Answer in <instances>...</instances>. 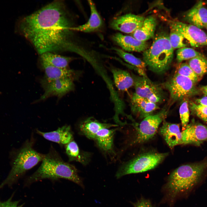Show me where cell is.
<instances>
[{
	"label": "cell",
	"instance_id": "cell-1",
	"mask_svg": "<svg viewBox=\"0 0 207 207\" xmlns=\"http://www.w3.org/2000/svg\"><path fill=\"white\" fill-rule=\"evenodd\" d=\"M74 27L64 2L57 0L24 17L19 23L18 29L40 55L68 51L85 60L90 55L91 51L74 41Z\"/></svg>",
	"mask_w": 207,
	"mask_h": 207
},
{
	"label": "cell",
	"instance_id": "cell-2",
	"mask_svg": "<svg viewBox=\"0 0 207 207\" xmlns=\"http://www.w3.org/2000/svg\"><path fill=\"white\" fill-rule=\"evenodd\" d=\"M60 178L72 181L83 187L82 179L78 170L73 165L64 161L53 147L51 145L38 168L26 179L28 185L45 179L56 180Z\"/></svg>",
	"mask_w": 207,
	"mask_h": 207
},
{
	"label": "cell",
	"instance_id": "cell-3",
	"mask_svg": "<svg viewBox=\"0 0 207 207\" xmlns=\"http://www.w3.org/2000/svg\"><path fill=\"white\" fill-rule=\"evenodd\" d=\"M35 140L32 135L18 149L10 154L11 169L7 177L0 185V189L4 187H11L29 170L43 159L45 154L39 153L34 148Z\"/></svg>",
	"mask_w": 207,
	"mask_h": 207
},
{
	"label": "cell",
	"instance_id": "cell-4",
	"mask_svg": "<svg viewBox=\"0 0 207 207\" xmlns=\"http://www.w3.org/2000/svg\"><path fill=\"white\" fill-rule=\"evenodd\" d=\"M174 49L169 35L164 32L158 34L151 46L143 51V61L149 70L162 74L169 68L173 57Z\"/></svg>",
	"mask_w": 207,
	"mask_h": 207
},
{
	"label": "cell",
	"instance_id": "cell-5",
	"mask_svg": "<svg viewBox=\"0 0 207 207\" xmlns=\"http://www.w3.org/2000/svg\"><path fill=\"white\" fill-rule=\"evenodd\" d=\"M207 167V160L197 163L181 166L170 175L166 186L172 196L191 190L199 181Z\"/></svg>",
	"mask_w": 207,
	"mask_h": 207
},
{
	"label": "cell",
	"instance_id": "cell-6",
	"mask_svg": "<svg viewBox=\"0 0 207 207\" xmlns=\"http://www.w3.org/2000/svg\"><path fill=\"white\" fill-rule=\"evenodd\" d=\"M168 153L148 152L140 155L122 165L116 176L119 179L126 175L145 172L152 169L160 163Z\"/></svg>",
	"mask_w": 207,
	"mask_h": 207
},
{
	"label": "cell",
	"instance_id": "cell-7",
	"mask_svg": "<svg viewBox=\"0 0 207 207\" xmlns=\"http://www.w3.org/2000/svg\"><path fill=\"white\" fill-rule=\"evenodd\" d=\"M167 114L163 109L158 113L143 118L139 126H135L137 132L133 143H143L152 139L156 134L160 123L165 120Z\"/></svg>",
	"mask_w": 207,
	"mask_h": 207
},
{
	"label": "cell",
	"instance_id": "cell-8",
	"mask_svg": "<svg viewBox=\"0 0 207 207\" xmlns=\"http://www.w3.org/2000/svg\"><path fill=\"white\" fill-rule=\"evenodd\" d=\"M135 93L149 101L157 103L163 101L164 94L158 85L153 82L146 76H137L132 74Z\"/></svg>",
	"mask_w": 207,
	"mask_h": 207
},
{
	"label": "cell",
	"instance_id": "cell-9",
	"mask_svg": "<svg viewBox=\"0 0 207 207\" xmlns=\"http://www.w3.org/2000/svg\"><path fill=\"white\" fill-rule=\"evenodd\" d=\"M195 84L189 78L175 73L164 86L169 93L171 100L175 102L193 95L195 93Z\"/></svg>",
	"mask_w": 207,
	"mask_h": 207
},
{
	"label": "cell",
	"instance_id": "cell-10",
	"mask_svg": "<svg viewBox=\"0 0 207 207\" xmlns=\"http://www.w3.org/2000/svg\"><path fill=\"white\" fill-rule=\"evenodd\" d=\"M73 80L68 78L50 80L43 78L40 81L44 93L37 102L44 100L52 96L60 98L74 89Z\"/></svg>",
	"mask_w": 207,
	"mask_h": 207
},
{
	"label": "cell",
	"instance_id": "cell-11",
	"mask_svg": "<svg viewBox=\"0 0 207 207\" xmlns=\"http://www.w3.org/2000/svg\"><path fill=\"white\" fill-rule=\"evenodd\" d=\"M170 25L187 40L191 46H207V34L201 29L178 21H171Z\"/></svg>",
	"mask_w": 207,
	"mask_h": 207
},
{
	"label": "cell",
	"instance_id": "cell-12",
	"mask_svg": "<svg viewBox=\"0 0 207 207\" xmlns=\"http://www.w3.org/2000/svg\"><path fill=\"white\" fill-rule=\"evenodd\" d=\"M182 144L199 146L207 140V128L192 120L181 132Z\"/></svg>",
	"mask_w": 207,
	"mask_h": 207
},
{
	"label": "cell",
	"instance_id": "cell-13",
	"mask_svg": "<svg viewBox=\"0 0 207 207\" xmlns=\"http://www.w3.org/2000/svg\"><path fill=\"white\" fill-rule=\"evenodd\" d=\"M145 19L143 16L128 14L113 19L110 26L113 29L126 33H132L142 26Z\"/></svg>",
	"mask_w": 207,
	"mask_h": 207
},
{
	"label": "cell",
	"instance_id": "cell-14",
	"mask_svg": "<svg viewBox=\"0 0 207 207\" xmlns=\"http://www.w3.org/2000/svg\"><path fill=\"white\" fill-rule=\"evenodd\" d=\"M131 110L135 116L140 118H144L152 114L159 107L156 103L151 102L134 93L130 100Z\"/></svg>",
	"mask_w": 207,
	"mask_h": 207
},
{
	"label": "cell",
	"instance_id": "cell-15",
	"mask_svg": "<svg viewBox=\"0 0 207 207\" xmlns=\"http://www.w3.org/2000/svg\"><path fill=\"white\" fill-rule=\"evenodd\" d=\"M37 133L48 141L65 146L74 140L73 134L70 126L66 124L56 130L43 132L36 129Z\"/></svg>",
	"mask_w": 207,
	"mask_h": 207
},
{
	"label": "cell",
	"instance_id": "cell-16",
	"mask_svg": "<svg viewBox=\"0 0 207 207\" xmlns=\"http://www.w3.org/2000/svg\"><path fill=\"white\" fill-rule=\"evenodd\" d=\"M112 39L125 51L141 52L144 51L148 47L146 42L140 41L132 36L119 32L113 35Z\"/></svg>",
	"mask_w": 207,
	"mask_h": 207
},
{
	"label": "cell",
	"instance_id": "cell-17",
	"mask_svg": "<svg viewBox=\"0 0 207 207\" xmlns=\"http://www.w3.org/2000/svg\"><path fill=\"white\" fill-rule=\"evenodd\" d=\"M185 20L189 24L201 29L207 25V9L204 2L200 1L184 15Z\"/></svg>",
	"mask_w": 207,
	"mask_h": 207
},
{
	"label": "cell",
	"instance_id": "cell-18",
	"mask_svg": "<svg viewBox=\"0 0 207 207\" xmlns=\"http://www.w3.org/2000/svg\"><path fill=\"white\" fill-rule=\"evenodd\" d=\"M41 62L45 74L44 78L48 79L68 78L74 81L79 78L81 74L80 71L54 67L41 60Z\"/></svg>",
	"mask_w": 207,
	"mask_h": 207
},
{
	"label": "cell",
	"instance_id": "cell-19",
	"mask_svg": "<svg viewBox=\"0 0 207 207\" xmlns=\"http://www.w3.org/2000/svg\"><path fill=\"white\" fill-rule=\"evenodd\" d=\"M160 132L169 147L173 149L182 144V135L179 124L168 122L164 120Z\"/></svg>",
	"mask_w": 207,
	"mask_h": 207
},
{
	"label": "cell",
	"instance_id": "cell-20",
	"mask_svg": "<svg viewBox=\"0 0 207 207\" xmlns=\"http://www.w3.org/2000/svg\"><path fill=\"white\" fill-rule=\"evenodd\" d=\"M117 124L102 123L92 117L81 122L78 126L79 133L90 139H94L97 133L104 128L118 126Z\"/></svg>",
	"mask_w": 207,
	"mask_h": 207
},
{
	"label": "cell",
	"instance_id": "cell-21",
	"mask_svg": "<svg viewBox=\"0 0 207 207\" xmlns=\"http://www.w3.org/2000/svg\"><path fill=\"white\" fill-rule=\"evenodd\" d=\"M88 1L90 9V17L85 24L72 27V30L74 31L90 33L99 30L103 25L102 20L94 3L91 0Z\"/></svg>",
	"mask_w": 207,
	"mask_h": 207
},
{
	"label": "cell",
	"instance_id": "cell-22",
	"mask_svg": "<svg viewBox=\"0 0 207 207\" xmlns=\"http://www.w3.org/2000/svg\"><path fill=\"white\" fill-rule=\"evenodd\" d=\"M114 85L118 91L121 92L127 91L134 85L132 75L128 71L115 67L110 66Z\"/></svg>",
	"mask_w": 207,
	"mask_h": 207
},
{
	"label": "cell",
	"instance_id": "cell-23",
	"mask_svg": "<svg viewBox=\"0 0 207 207\" xmlns=\"http://www.w3.org/2000/svg\"><path fill=\"white\" fill-rule=\"evenodd\" d=\"M110 129L104 128L100 130L97 133L94 139L95 141L99 148L104 152L107 153L114 152V137L118 129Z\"/></svg>",
	"mask_w": 207,
	"mask_h": 207
},
{
	"label": "cell",
	"instance_id": "cell-24",
	"mask_svg": "<svg viewBox=\"0 0 207 207\" xmlns=\"http://www.w3.org/2000/svg\"><path fill=\"white\" fill-rule=\"evenodd\" d=\"M64 146L69 162H77L84 165H86L89 163L91 154L89 152L81 150L74 140Z\"/></svg>",
	"mask_w": 207,
	"mask_h": 207
},
{
	"label": "cell",
	"instance_id": "cell-25",
	"mask_svg": "<svg viewBox=\"0 0 207 207\" xmlns=\"http://www.w3.org/2000/svg\"><path fill=\"white\" fill-rule=\"evenodd\" d=\"M156 24L155 18L149 16L145 18L142 26L132 33V36L140 41L146 42L154 36Z\"/></svg>",
	"mask_w": 207,
	"mask_h": 207
},
{
	"label": "cell",
	"instance_id": "cell-26",
	"mask_svg": "<svg viewBox=\"0 0 207 207\" xmlns=\"http://www.w3.org/2000/svg\"><path fill=\"white\" fill-rule=\"evenodd\" d=\"M111 49L115 51L125 62L131 64V66L129 67L135 70L140 76H147L146 72L147 66L143 60L122 49L116 47H112Z\"/></svg>",
	"mask_w": 207,
	"mask_h": 207
},
{
	"label": "cell",
	"instance_id": "cell-27",
	"mask_svg": "<svg viewBox=\"0 0 207 207\" xmlns=\"http://www.w3.org/2000/svg\"><path fill=\"white\" fill-rule=\"evenodd\" d=\"M40 55L41 60L54 67L63 69L68 68L69 64L74 59L72 57L64 56L52 52H46Z\"/></svg>",
	"mask_w": 207,
	"mask_h": 207
},
{
	"label": "cell",
	"instance_id": "cell-28",
	"mask_svg": "<svg viewBox=\"0 0 207 207\" xmlns=\"http://www.w3.org/2000/svg\"><path fill=\"white\" fill-rule=\"evenodd\" d=\"M187 64L200 79L207 73V59L203 55L189 60Z\"/></svg>",
	"mask_w": 207,
	"mask_h": 207
},
{
	"label": "cell",
	"instance_id": "cell-29",
	"mask_svg": "<svg viewBox=\"0 0 207 207\" xmlns=\"http://www.w3.org/2000/svg\"><path fill=\"white\" fill-rule=\"evenodd\" d=\"M203 55L194 49L184 47L179 49L177 52V59L178 63L190 60Z\"/></svg>",
	"mask_w": 207,
	"mask_h": 207
},
{
	"label": "cell",
	"instance_id": "cell-30",
	"mask_svg": "<svg viewBox=\"0 0 207 207\" xmlns=\"http://www.w3.org/2000/svg\"><path fill=\"white\" fill-rule=\"evenodd\" d=\"M186 77L195 83L198 82L200 79L187 63H180L177 67L175 73Z\"/></svg>",
	"mask_w": 207,
	"mask_h": 207
},
{
	"label": "cell",
	"instance_id": "cell-31",
	"mask_svg": "<svg viewBox=\"0 0 207 207\" xmlns=\"http://www.w3.org/2000/svg\"><path fill=\"white\" fill-rule=\"evenodd\" d=\"M170 28L169 40L173 49L186 47V45L184 42V39L183 36L175 29L171 27Z\"/></svg>",
	"mask_w": 207,
	"mask_h": 207
},
{
	"label": "cell",
	"instance_id": "cell-32",
	"mask_svg": "<svg viewBox=\"0 0 207 207\" xmlns=\"http://www.w3.org/2000/svg\"><path fill=\"white\" fill-rule=\"evenodd\" d=\"M189 107L192 113L207 123V107L190 102Z\"/></svg>",
	"mask_w": 207,
	"mask_h": 207
},
{
	"label": "cell",
	"instance_id": "cell-33",
	"mask_svg": "<svg viewBox=\"0 0 207 207\" xmlns=\"http://www.w3.org/2000/svg\"><path fill=\"white\" fill-rule=\"evenodd\" d=\"M179 113L183 129L184 130L188 124L189 117L188 102L187 100H185L181 103Z\"/></svg>",
	"mask_w": 207,
	"mask_h": 207
},
{
	"label": "cell",
	"instance_id": "cell-34",
	"mask_svg": "<svg viewBox=\"0 0 207 207\" xmlns=\"http://www.w3.org/2000/svg\"><path fill=\"white\" fill-rule=\"evenodd\" d=\"M13 196L14 193L7 200L4 201H0V207H22L24 204L18 205L19 201L12 200Z\"/></svg>",
	"mask_w": 207,
	"mask_h": 207
},
{
	"label": "cell",
	"instance_id": "cell-35",
	"mask_svg": "<svg viewBox=\"0 0 207 207\" xmlns=\"http://www.w3.org/2000/svg\"><path fill=\"white\" fill-rule=\"evenodd\" d=\"M134 207H153L150 202L147 200L141 199L135 204Z\"/></svg>",
	"mask_w": 207,
	"mask_h": 207
},
{
	"label": "cell",
	"instance_id": "cell-36",
	"mask_svg": "<svg viewBox=\"0 0 207 207\" xmlns=\"http://www.w3.org/2000/svg\"><path fill=\"white\" fill-rule=\"evenodd\" d=\"M196 103L200 105L207 107V96L197 99L195 100Z\"/></svg>",
	"mask_w": 207,
	"mask_h": 207
},
{
	"label": "cell",
	"instance_id": "cell-37",
	"mask_svg": "<svg viewBox=\"0 0 207 207\" xmlns=\"http://www.w3.org/2000/svg\"><path fill=\"white\" fill-rule=\"evenodd\" d=\"M200 89L202 93L205 96H207V85L202 86Z\"/></svg>",
	"mask_w": 207,
	"mask_h": 207
},
{
	"label": "cell",
	"instance_id": "cell-38",
	"mask_svg": "<svg viewBox=\"0 0 207 207\" xmlns=\"http://www.w3.org/2000/svg\"><path fill=\"white\" fill-rule=\"evenodd\" d=\"M205 28H206V29L207 30V25L206 26V27H205Z\"/></svg>",
	"mask_w": 207,
	"mask_h": 207
}]
</instances>
